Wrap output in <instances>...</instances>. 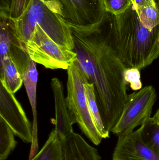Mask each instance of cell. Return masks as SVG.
<instances>
[{"label":"cell","instance_id":"obj_1","mask_svg":"<svg viewBox=\"0 0 159 160\" xmlns=\"http://www.w3.org/2000/svg\"><path fill=\"white\" fill-rule=\"evenodd\" d=\"M69 26L77 57L74 63L94 87L97 104L105 129L117 123L128 98L124 73L127 68L116 46V17L105 11L98 22Z\"/></svg>","mask_w":159,"mask_h":160},{"label":"cell","instance_id":"obj_2","mask_svg":"<svg viewBox=\"0 0 159 160\" xmlns=\"http://www.w3.org/2000/svg\"><path fill=\"white\" fill-rule=\"evenodd\" d=\"M115 17L116 46L122 63L127 68L140 70L150 65L159 57V27L153 30L145 28L133 5Z\"/></svg>","mask_w":159,"mask_h":160},{"label":"cell","instance_id":"obj_3","mask_svg":"<svg viewBox=\"0 0 159 160\" xmlns=\"http://www.w3.org/2000/svg\"><path fill=\"white\" fill-rule=\"evenodd\" d=\"M15 21L17 32L24 44L31 38L37 26L54 42L74 51L69 26L49 8L46 0H30L24 13Z\"/></svg>","mask_w":159,"mask_h":160},{"label":"cell","instance_id":"obj_4","mask_svg":"<svg viewBox=\"0 0 159 160\" xmlns=\"http://www.w3.org/2000/svg\"><path fill=\"white\" fill-rule=\"evenodd\" d=\"M67 96L65 99L70 115L91 142L99 145L103 139L89 109L85 88L87 80L74 62L67 70Z\"/></svg>","mask_w":159,"mask_h":160},{"label":"cell","instance_id":"obj_5","mask_svg":"<svg viewBox=\"0 0 159 160\" xmlns=\"http://www.w3.org/2000/svg\"><path fill=\"white\" fill-rule=\"evenodd\" d=\"M25 46L31 60L47 68L68 70L76 59L74 51L54 42L39 26Z\"/></svg>","mask_w":159,"mask_h":160},{"label":"cell","instance_id":"obj_6","mask_svg":"<svg viewBox=\"0 0 159 160\" xmlns=\"http://www.w3.org/2000/svg\"><path fill=\"white\" fill-rule=\"evenodd\" d=\"M157 95L152 86H147L128 95L122 113L111 131L118 137L126 136L151 118Z\"/></svg>","mask_w":159,"mask_h":160},{"label":"cell","instance_id":"obj_7","mask_svg":"<svg viewBox=\"0 0 159 160\" xmlns=\"http://www.w3.org/2000/svg\"><path fill=\"white\" fill-rule=\"evenodd\" d=\"M46 4L66 24L77 26L94 24L105 12L102 0H46Z\"/></svg>","mask_w":159,"mask_h":160},{"label":"cell","instance_id":"obj_8","mask_svg":"<svg viewBox=\"0 0 159 160\" xmlns=\"http://www.w3.org/2000/svg\"><path fill=\"white\" fill-rule=\"evenodd\" d=\"M0 61L10 58L22 76L31 60L17 32L15 21L0 14Z\"/></svg>","mask_w":159,"mask_h":160},{"label":"cell","instance_id":"obj_9","mask_svg":"<svg viewBox=\"0 0 159 160\" xmlns=\"http://www.w3.org/2000/svg\"><path fill=\"white\" fill-rule=\"evenodd\" d=\"M0 117L24 142H32L33 127L14 94L0 81Z\"/></svg>","mask_w":159,"mask_h":160},{"label":"cell","instance_id":"obj_10","mask_svg":"<svg viewBox=\"0 0 159 160\" xmlns=\"http://www.w3.org/2000/svg\"><path fill=\"white\" fill-rule=\"evenodd\" d=\"M113 160H159V157L143 142L139 129L118 137Z\"/></svg>","mask_w":159,"mask_h":160},{"label":"cell","instance_id":"obj_11","mask_svg":"<svg viewBox=\"0 0 159 160\" xmlns=\"http://www.w3.org/2000/svg\"><path fill=\"white\" fill-rule=\"evenodd\" d=\"M51 86L55 101L54 130L57 141L62 143L68 135L73 132L72 126L75 123L66 104L62 83L59 79L54 78L51 80Z\"/></svg>","mask_w":159,"mask_h":160},{"label":"cell","instance_id":"obj_12","mask_svg":"<svg viewBox=\"0 0 159 160\" xmlns=\"http://www.w3.org/2000/svg\"><path fill=\"white\" fill-rule=\"evenodd\" d=\"M62 145L63 160H101L98 150L77 133L68 135Z\"/></svg>","mask_w":159,"mask_h":160},{"label":"cell","instance_id":"obj_13","mask_svg":"<svg viewBox=\"0 0 159 160\" xmlns=\"http://www.w3.org/2000/svg\"><path fill=\"white\" fill-rule=\"evenodd\" d=\"M21 77L32 111L33 116V142L34 140H37L36 93L38 81V72L36 68V63L31 60Z\"/></svg>","mask_w":159,"mask_h":160},{"label":"cell","instance_id":"obj_14","mask_svg":"<svg viewBox=\"0 0 159 160\" xmlns=\"http://www.w3.org/2000/svg\"><path fill=\"white\" fill-rule=\"evenodd\" d=\"M0 81L3 83L10 92L15 94L23 83L22 77L16 65L10 58L0 61Z\"/></svg>","mask_w":159,"mask_h":160},{"label":"cell","instance_id":"obj_15","mask_svg":"<svg viewBox=\"0 0 159 160\" xmlns=\"http://www.w3.org/2000/svg\"><path fill=\"white\" fill-rule=\"evenodd\" d=\"M30 160H63L62 143L57 141L54 129L42 149Z\"/></svg>","mask_w":159,"mask_h":160},{"label":"cell","instance_id":"obj_16","mask_svg":"<svg viewBox=\"0 0 159 160\" xmlns=\"http://www.w3.org/2000/svg\"><path fill=\"white\" fill-rule=\"evenodd\" d=\"M85 88L89 109L96 128L103 139L109 138L110 132L105 129L104 125L97 104L94 87L92 84L89 83L87 82L85 83Z\"/></svg>","mask_w":159,"mask_h":160},{"label":"cell","instance_id":"obj_17","mask_svg":"<svg viewBox=\"0 0 159 160\" xmlns=\"http://www.w3.org/2000/svg\"><path fill=\"white\" fill-rule=\"evenodd\" d=\"M139 129L143 142L159 157V124L150 118Z\"/></svg>","mask_w":159,"mask_h":160},{"label":"cell","instance_id":"obj_18","mask_svg":"<svg viewBox=\"0 0 159 160\" xmlns=\"http://www.w3.org/2000/svg\"><path fill=\"white\" fill-rule=\"evenodd\" d=\"M15 133L4 120L0 117V160H5L16 148Z\"/></svg>","mask_w":159,"mask_h":160},{"label":"cell","instance_id":"obj_19","mask_svg":"<svg viewBox=\"0 0 159 160\" xmlns=\"http://www.w3.org/2000/svg\"><path fill=\"white\" fill-rule=\"evenodd\" d=\"M135 10L141 23L147 29L153 30L159 27V11L157 5L148 6Z\"/></svg>","mask_w":159,"mask_h":160},{"label":"cell","instance_id":"obj_20","mask_svg":"<svg viewBox=\"0 0 159 160\" xmlns=\"http://www.w3.org/2000/svg\"><path fill=\"white\" fill-rule=\"evenodd\" d=\"M105 10L115 16L125 12L133 5L132 0H102Z\"/></svg>","mask_w":159,"mask_h":160},{"label":"cell","instance_id":"obj_21","mask_svg":"<svg viewBox=\"0 0 159 160\" xmlns=\"http://www.w3.org/2000/svg\"><path fill=\"white\" fill-rule=\"evenodd\" d=\"M140 69L136 68H127L124 73V79L128 84L134 91L142 89L143 84L141 80Z\"/></svg>","mask_w":159,"mask_h":160},{"label":"cell","instance_id":"obj_22","mask_svg":"<svg viewBox=\"0 0 159 160\" xmlns=\"http://www.w3.org/2000/svg\"><path fill=\"white\" fill-rule=\"evenodd\" d=\"M30 0H13L10 12V18L16 20L22 15Z\"/></svg>","mask_w":159,"mask_h":160},{"label":"cell","instance_id":"obj_23","mask_svg":"<svg viewBox=\"0 0 159 160\" xmlns=\"http://www.w3.org/2000/svg\"><path fill=\"white\" fill-rule=\"evenodd\" d=\"M13 0H0V14L10 16Z\"/></svg>","mask_w":159,"mask_h":160},{"label":"cell","instance_id":"obj_24","mask_svg":"<svg viewBox=\"0 0 159 160\" xmlns=\"http://www.w3.org/2000/svg\"><path fill=\"white\" fill-rule=\"evenodd\" d=\"M133 5L135 9L151 5H157L155 0H132Z\"/></svg>","mask_w":159,"mask_h":160},{"label":"cell","instance_id":"obj_25","mask_svg":"<svg viewBox=\"0 0 159 160\" xmlns=\"http://www.w3.org/2000/svg\"><path fill=\"white\" fill-rule=\"evenodd\" d=\"M152 119L153 121L159 124V107L155 115L152 118Z\"/></svg>","mask_w":159,"mask_h":160}]
</instances>
